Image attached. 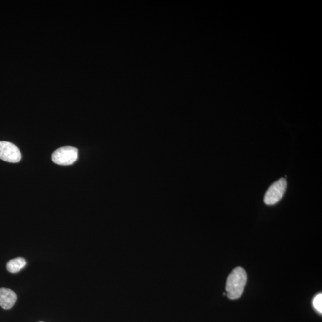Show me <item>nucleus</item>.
Returning <instances> with one entry per match:
<instances>
[{
    "label": "nucleus",
    "instance_id": "obj_3",
    "mask_svg": "<svg viewBox=\"0 0 322 322\" xmlns=\"http://www.w3.org/2000/svg\"><path fill=\"white\" fill-rule=\"evenodd\" d=\"M287 182L283 178L278 180L268 188L264 197V202L267 205L277 203L283 198L286 192Z\"/></svg>",
    "mask_w": 322,
    "mask_h": 322
},
{
    "label": "nucleus",
    "instance_id": "obj_2",
    "mask_svg": "<svg viewBox=\"0 0 322 322\" xmlns=\"http://www.w3.org/2000/svg\"><path fill=\"white\" fill-rule=\"evenodd\" d=\"M79 150L74 147H60L53 153L52 160L56 164L68 166L73 164L78 159Z\"/></svg>",
    "mask_w": 322,
    "mask_h": 322
},
{
    "label": "nucleus",
    "instance_id": "obj_5",
    "mask_svg": "<svg viewBox=\"0 0 322 322\" xmlns=\"http://www.w3.org/2000/svg\"><path fill=\"white\" fill-rule=\"evenodd\" d=\"M17 300L14 292L10 289H0V306L5 310H9L13 307Z\"/></svg>",
    "mask_w": 322,
    "mask_h": 322
},
{
    "label": "nucleus",
    "instance_id": "obj_7",
    "mask_svg": "<svg viewBox=\"0 0 322 322\" xmlns=\"http://www.w3.org/2000/svg\"><path fill=\"white\" fill-rule=\"evenodd\" d=\"M313 304L315 309L319 313H322V294H319L314 298Z\"/></svg>",
    "mask_w": 322,
    "mask_h": 322
},
{
    "label": "nucleus",
    "instance_id": "obj_1",
    "mask_svg": "<svg viewBox=\"0 0 322 322\" xmlns=\"http://www.w3.org/2000/svg\"><path fill=\"white\" fill-rule=\"evenodd\" d=\"M247 282V274L243 268H235L227 278L226 292L231 300L238 299L242 295Z\"/></svg>",
    "mask_w": 322,
    "mask_h": 322
},
{
    "label": "nucleus",
    "instance_id": "obj_4",
    "mask_svg": "<svg viewBox=\"0 0 322 322\" xmlns=\"http://www.w3.org/2000/svg\"><path fill=\"white\" fill-rule=\"evenodd\" d=\"M21 155L20 149L10 142L0 141V159L5 162L17 163L20 162Z\"/></svg>",
    "mask_w": 322,
    "mask_h": 322
},
{
    "label": "nucleus",
    "instance_id": "obj_6",
    "mask_svg": "<svg viewBox=\"0 0 322 322\" xmlns=\"http://www.w3.org/2000/svg\"><path fill=\"white\" fill-rule=\"evenodd\" d=\"M26 262L22 257H17L10 260L7 264V269L9 272L16 273L25 267Z\"/></svg>",
    "mask_w": 322,
    "mask_h": 322
}]
</instances>
